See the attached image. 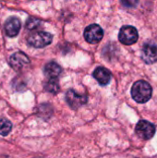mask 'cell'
Listing matches in <instances>:
<instances>
[{"label":"cell","mask_w":157,"mask_h":158,"mask_svg":"<svg viewBox=\"0 0 157 158\" xmlns=\"http://www.w3.org/2000/svg\"><path fill=\"white\" fill-rule=\"evenodd\" d=\"M153 94V89L150 83L145 81H136L131 88V96L137 103L144 104L148 102Z\"/></svg>","instance_id":"cell-1"},{"label":"cell","mask_w":157,"mask_h":158,"mask_svg":"<svg viewBox=\"0 0 157 158\" xmlns=\"http://www.w3.org/2000/svg\"><path fill=\"white\" fill-rule=\"evenodd\" d=\"M53 41V35L46 31H37L28 37L30 45L35 48H42L50 44Z\"/></svg>","instance_id":"cell-2"},{"label":"cell","mask_w":157,"mask_h":158,"mask_svg":"<svg viewBox=\"0 0 157 158\" xmlns=\"http://www.w3.org/2000/svg\"><path fill=\"white\" fill-rule=\"evenodd\" d=\"M138 38H139V33L137 29L130 25L123 26L118 33L119 42L126 45H130L135 44L138 41Z\"/></svg>","instance_id":"cell-3"},{"label":"cell","mask_w":157,"mask_h":158,"mask_svg":"<svg viewBox=\"0 0 157 158\" xmlns=\"http://www.w3.org/2000/svg\"><path fill=\"white\" fill-rule=\"evenodd\" d=\"M135 132L140 138L150 140L155 133V126L147 120H140L135 127Z\"/></svg>","instance_id":"cell-4"},{"label":"cell","mask_w":157,"mask_h":158,"mask_svg":"<svg viewBox=\"0 0 157 158\" xmlns=\"http://www.w3.org/2000/svg\"><path fill=\"white\" fill-rule=\"evenodd\" d=\"M104 36L103 29L97 24H91L86 27L84 31V38L89 44H97L99 43Z\"/></svg>","instance_id":"cell-5"},{"label":"cell","mask_w":157,"mask_h":158,"mask_svg":"<svg viewBox=\"0 0 157 158\" xmlns=\"http://www.w3.org/2000/svg\"><path fill=\"white\" fill-rule=\"evenodd\" d=\"M66 100L68 106L72 109H78L79 107L85 105L88 101V98L84 94H80L76 91L70 89L66 94Z\"/></svg>","instance_id":"cell-6"},{"label":"cell","mask_w":157,"mask_h":158,"mask_svg":"<svg viewBox=\"0 0 157 158\" xmlns=\"http://www.w3.org/2000/svg\"><path fill=\"white\" fill-rule=\"evenodd\" d=\"M142 57L146 64L157 62V45L154 43L145 44L143 47Z\"/></svg>","instance_id":"cell-7"},{"label":"cell","mask_w":157,"mask_h":158,"mask_svg":"<svg viewBox=\"0 0 157 158\" xmlns=\"http://www.w3.org/2000/svg\"><path fill=\"white\" fill-rule=\"evenodd\" d=\"M29 64H30V60L28 56L21 52H17L13 54L9 58V65L15 70H21Z\"/></svg>","instance_id":"cell-8"},{"label":"cell","mask_w":157,"mask_h":158,"mask_svg":"<svg viewBox=\"0 0 157 158\" xmlns=\"http://www.w3.org/2000/svg\"><path fill=\"white\" fill-rule=\"evenodd\" d=\"M21 24L18 18L10 17L5 24V31L8 37H15L19 34Z\"/></svg>","instance_id":"cell-9"},{"label":"cell","mask_w":157,"mask_h":158,"mask_svg":"<svg viewBox=\"0 0 157 158\" xmlns=\"http://www.w3.org/2000/svg\"><path fill=\"white\" fill-rule=\"evenodd\" d=\"M93 77L94 79L99 82V84L101 85H106L110 82L111 81V72L104 68V67H98L97 69H95V70L93 71Z\"/></svg>","instance_id":"cell-10"},{"label":"cell","mask_w":157,"mask_h":158,"mask_svg":"<svg viewBox=\"0 0 157 158\" xmlns=\"http://www.w3.org/2000/svg\"><path fill=\"white\" fill-rule=\"evenodd\" d=\"M62 71L61 67L56 62H49L44 66L43 72L48 79H56Z\"/></svg>","instance_id":"cell-11"},{"label":"cell","mask_w":157,"mask_h":158,"mask_svg":"<svg viewBox=\"0 0 157 158\" xmlns=\"http://www.w3.org/2000/svg\"><path fill=\"white\" fill-rule=\"evenodd\" d=\"M43 88L46 92L54 94H57L60 90V86H59L57 79H48L45 81Z\"/></svg>","instance_id":"cell-12"},{"label":"cell","mask_w":157,"mask_h":158,"mask_svg":"<svg viewBox=\"0 0 157 158\" xmlns=\"http://www.w3.org/2000/svg\"><path fill=\"white\" fill-rule=\"evenodd\" d=\"M12 130V123L6 118L0 119V135L6 136L10 133Z\"/></svg>","instance_id":"cell-13"},{"label":"cell","mask_w":157,"mask_h":158,"mask_svg":"<svg viewBox=\"0 0 157 158\" xmlns=\"http://www.w3.org/2000/svg\"><path fill=\"white\" fill-rule=\"evenodd\" d=\"M38 110H39V113H38V116L42 117L43 118H44V114H46V118H48L49 117H51V114H52V108L49 105L47 104H43V105H41L39 107H38Z\"/></svg>","instance_id":"cell-14"},{"label":"cell","mask_w":157,"mask_h":158,"mask_svg":"<svg viewBox=\"0 0 157 158\" xmlns=\"http://www.w3.org/2000/svg\"><path fill=\"white\" fill-rule=\"evenodd\" d=\"M41 24V20L35 19V18H30L26 21V28L30 31L37 29Z\"/></svg>","instance_id":"cell-15"},{"label":"cell","mask_w":157,"mask_h":158,"mask_svg":"<svg viewBox=\"0 0 157 158\" xmlns=\"http://www.w3.org/2000/svg\"><path fill=\"white\" fill-rule=\"evenodd\" d=\"M120 2L126 7H134L137 6L139 0H120Z\"/></svg>","instance_id":"cell-16"}]
</instances>
